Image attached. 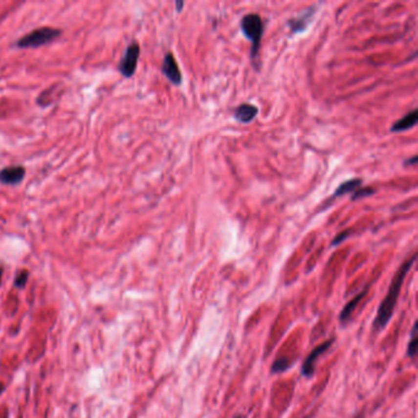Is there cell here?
<instances>
[{
	"label": "cell",
	"mask_w": 418,
	"mask_h": 418,
	"mask_svg": "<svg viewBox=\"0 0 418 418\" xmlns=\"http://www.w3.org/2000/svg\"><path fill=\"white\" fill-rule=\"evenodd\" d=\"M316 8H308L306 11L298 15L297 18L289 19L288 20V26L289 30L292 33H301L303 31H306L308 28V26L310 25L311 20H313L314 15H315Z\"/></svg>",
	"instance_id": "8"
},
{
	"label": "cell",
	"mask_w": 418,
	"mask_h": 418,
	"mask_svg": "<svg viewBox=\"0 0 418 418\" xmlns=\"http://www.w3.org/2000/svg\"><path fill=\"white\" fill-rule=\"evenodd\" d=\"M289 367H291V361L288 358H279L271 366V373H281V372L287 371Z\"/></svg>",
	"instance_id": "14"
},
{
	"label": "cell",
	"mask_w": 418,
	"mask_h": 418,
	"mask_svg": "<svg viewBox=\"0 0 418 418\" xmlns=\"http://www.w3.org/2000/svg\"><path fill=\"white\" fill-rule=\"evenodd\" d=\"M416 254H413L410 259H407L406 262H403V264L398 267V270L396 271L395 276H394L393 281H391L390 287L388 289V293L384 297L383 302L379 306L378 311H376V315L374 318L373 321V330L374 331H381L383 329H385V326L388 325L389 321H390L391 316H393L394 311H395L396 304H397L398 296H400L401 287H402L403 280H405L406 275L408 274V271L411 270L412 265L416 262Z\"/></svg>",
	"instance_id": "1"
},
{
	"label": "cell",
	"mask_w": 418,
	"mask_h": 418,
	"mask_svg": "<svg viewBox=\"0 0 418 418\" xmlns=\"http://www.w3.org/2000/svg\"><path fill=\"white\" fill-rule=\"evenodd\" d=\"M418 122V110H413L411 112H408L407 114L403 118H401L400 120L394 123L390 128L391 132H406L408 129H412L413 127H416Z\"/></svg>",
	"instance_id": "11"
},
{
	"label": "cell",
	"mask_w": 418,
	"mask_h": 418,
	"mask_svg": "<svg viewBox=\"0 0 418 418\" xmlns=\"http://www.w3.org/2000/svg\"><path fill=\"white\" fill-rule=\"evenodd\" d=\"M333 342H335V337H331L330 340H326L325 342L318 345V346L314 347V349L311 350V352L307 356V358L304 359L303 364H302V369H301L302 375L306 376V378H311V376L314 375V373H315L316 361H318L319 357L323 356V354L325 353L331 346H332Z\"/></svg>",
	"instance_id": "4"
},
{
	"label": "cell",
	"mask_w": 418,
	"mask_h": 418,
	"mask_svg": "<svg viewBox=\"0 0 418 418\" xmlns=\"http://www.w3.org/2000/svg\"><path fill=\"white\" fill-rule=\"evenodd\" d=\"M418 323L417 321H415V324H413V328L412 330H411V340L410 342H408V346H407V356L410 357V358H415L416 354H417V342H418V336H417V329Z\"/></svg>",
	"instance_id": "13"
},
{
	"label": "cell",
	"mask_w": 418,
	"mask_h": 418,
	"mask_svg": "<svg viewBox=\"0 0 418 418\" xmlns=\"http://www.w3.org/2000/svg\"><path fill=\"white\" fill-rule=\"evenodd\" d=\"M236 418H243V416H237Z\"/></svg>",
	"instance_id": "23"
},
{
	"label": "cell",
	"mask_w": 418,
	"mask_h": 418,
	"mask_svg": "<svg viewBox=\"0 0 418 418\" xmlns=\"http://www.w3.org/2000/svg\"><path fill=\"white\" fill-rule=\"evenodd\" d=\"M162 74L175 86L182 85L183 75L180 72L179 65H178L173 53H167L164 55L163 63H162Z\"/></svg>",
	"instance_id": "6"
},
{
	"label": "cell",
	"mask_w": 418,
	"mask_h": 418,
	"mask_svg": "<svg viewBox=\"0 0 418 418\" xmlns=\"http://www.w3.org/2000/svg\"><path fill=\"white\" fill-rule=\"evenodd\" d=\"M417 159H418V157L415 154V156H412V157H411V158L405 159V161H403V166H405V167H407V166H415V164L417 163Z\"/></svg>",
	"instance_id": "18"
},
{
	"label": "cell",
	"mask_w": 418,
	"mask_h": 418,
	"mask_svg": "<svg viewBox=\"0 0 418 418\" xmlns=\"http://www.w3.org/2000/svg\"><path fill=\"white\" fill-rule=\"evenodd\" d=\"M3 272H4L3 266H0V285H1V277H3Z\"/></svg>",
	"instance_id": "20"
},
{
	"label": "cell",
	"mask_w": 418,
	"mask_h": 418,
	"mask_svg": "<svg viewBox=\"0 0 418 418\" xmlns=\"http://www.w3.org/2000/svg\"><path fill=\"white\" fill-rule=\"evenodd\" d=\"M258 113H259V110L257 106L250 105V103H242L233 110V117L238 123L249 124L255 119Z\"/></svg>",
	"instance_id": "9"
},
{
	"label": "cell",
	"mask_w": 418,
	"mask_h": 418,
	"mask_svg": "<svg viewBox=\"0 0 418 418\" xmlns=\"http://www.w3.org/2000/svg\"><path fill=\"white\" fill-rule=\"evenodd\" d=\"M3 391H4V385L1 383H0V394L3 393Z\"/></svg>",
	"instance_id": "21"
},
{
	"label": "cell",
	"mask_w": 418,
	"mask_h": 418,
	"mask_svg": "<svg viewBox=\"0 0 418 418\" xmlns=\"http://www.w3.org/2000/svg\"><path fill=\"white\" fill-rule=\"evenodd\" d=\"M26 170L22 166H10L0 171V183L5 185H18L23 180Z\"/></svg>",
	"instance_id": "7"
},
{
	"label": "cell",
	"mask_w": 418,
	"mask_h": 418,
	"mask_svg": "<svg viewBox=\"0 0 418 418\" xmlns=\"http://www.w3.org/2000/svg\"><path fill=\"white\" fill-rule=\"evenodd\" d=\"M356 418H363V415H362V413H361V415L356 416Z\"/></svg>",
	"instance_id": "22"
},
{
	"label": "cell",
	"mask_w": 418,
	"mask_h": 418,
	"mask_svg": "<svg viewBox=\"0 0 418 418\" xmlns=\"http://www.w3.org/2000/svg\"><path fill=\"white\" fill-rule=\"evenodd\" d=\"M375 193H376V189H374V188H372V187H368V188H367V187L366 188L361 187V188H359V189H357L356 192H354L353 194H352L351 200H352V201H356V200L363 199V198L372 197V195L375 194Z\"/></svg>",
	"instance_id": "15"
},
{
	"label": "cell",
	"mask_w": 418,
	"mask_h": 418,
	"mask_svg": "<svg viewBox=\"0 0 418 418\" xmlns=\"http://www.w3.org/2000/svg\"><path fill=\"white\" fill-rule=\"evenodd\" d=\"M28 276H30V274H28L27 270H21L15 277V282H14V284H15V287H18V288L20 289L25 288L26 284H27L28 281Z\"/></svg>",
	"instance_id": "16"
},
{
	"label": "cell",
	"mask_w": 418,
	"mask_h": 418,
	"mask_svg": "<svg viewBox=\"0 0 418 418\" xmlns=\"http://www.w3.org/2000/svg\"><path fill=\"white\" fill-rule=\"evenodd\" d=\"M350 233H351V231H350V229H346V231L341 232V233H339L336 237H335V238H333V241L331 242V244H332L333 246L339 245V244L342 243V242H344L345 239L349 238Z\"/></svg>",
	"instance_id": "17"
},
{
	"label": "cell",
	"mask_w": 418,
	"mask_h": 418,
	"mask_svg": "<svg viewBox=\"0 0 418 418\" xmlns=\"http://www.w3.org/2000/svg\"><path fill=\"white\" fill-rule=\"evenodd\" d=\"M241 30L243 35L252 42L250 59L255 62L259 57L260 43L264 35V21L262 16L258 14H248L243 16L241 20Z\"/></svg>",
	"instance_id": "2"
},
{
	"label": "cell",
	"mask_w": 418,
	"mask_h": 418,
	"mask_svg": "<svg viewBox=\"0 0 418 418\" xmlns=\"http://www.w3.org/2000/svg\"><path fill=\"white\" fill-rule=\"evenodd\" d=\"M140 55V44L137 42H132V44L128 45L125 54L123 59L120 60L118 65V70L122 72L123 76L132 77L136 71L137 62H139Z\"/></svg>",
	"instance_id": "5"
},
{
	"label": "cell",
	"mask_w": 418,
	"mask_h": 418,
	"mask_svg": "<svg viewBox=\"0 0 418 418\" xmlns=\"http://www.w3.org/2000/svg\"><path fill=\"white\" fill-rule=\"evenodd\" d=\"M368 288L369 286H367L366 288L362 289L361 292H359L358 294H357L356 297H353L352 299H350L349 303L346 304V306L344 307V309L341 310V313H340L339 315V320L341 324H347L350 321V319H351L352 314L354 313V310L357 309V306L359 304V302L362 301V299L364 298V296H366L367 293H368Z\"/></svg>",
	"instance_id": "10"
},
{
	"label": "cell",
	"mask_w": 418,
	"mask_h": 418,
	"mask_svg": "<svg viewBox=\"0 0 418 418\" xmlns=\"http://www.w3.org/2000/svg\"><path fill=\"white\" fill-rule=\"evenodd\" d=\"M176 6H177L178 13H180L182 8H184V3H183V1H176Z\"/></svg>",
	"instance_id": "19"
},
{
	"label": "cell",
	"mask_w": 418,
	"mask_h": 418,
	"mask_svg": "<svg viewBox=\"0 0 418 418\" xmlns=\"http://www.w3.org/2000/svg\"><path fill=\"white\" fill-rule=\"evenodd\" d=\"M62 35V31L59 28L53 27H41L36 28L32 32L27 33L26 36L21 37L16 42L19 48H37L41 45L48 44L53 42L57 37Z\"/></svg>",
	"instance_id": "3"
},
{
	"label": "cell",
	"mask_w": 418,
	"mask_h": 418,
	"mask_svg": "<svg viewBox=\"0 0 418 418\" xmlns=\"http://www.w3.org/2000/svg\"><path fill=\"white\" fill-rule=\"evenodd\" d=\"M362 184H363V180L361 178H352V179L346 180V182H344L337 187V189L332 194V199L341 198L344 195L350 194V193H354L357 189L361 188Z\"/></svg>",
	"instance_id": "12"
}]
</instances>
